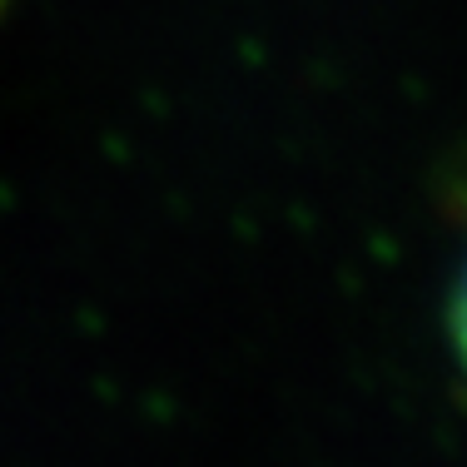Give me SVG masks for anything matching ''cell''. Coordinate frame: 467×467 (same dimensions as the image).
I'll use <instances>...</instances> for the list:
<instances>
[{
	"label": "cell",
	"mask_w": 467,
	"mask_h": 467,
	"mask_svg": "<svg viewBox=\"0 0 467 467\" xmlns=\"http://www.w3.org/2000/svg\"><path fill=\"white\" fill-rule=\"evenodd\" d=\"M448 328H452V348H458V363L467 368V264H462V274H458V288H452Z\"/></svg>",
	"instance_id": "1"
}]
</instances>
